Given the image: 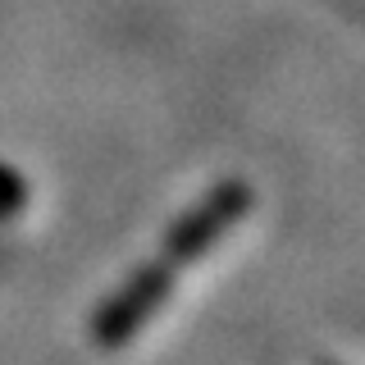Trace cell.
Returning <instances> with one entry per match:
<instances>
[{"label": "cell", "instance_id": "1", "mask_svg": "<svg viewBox=\"0 0 365 365\" xmlns=\"http://www.w3.org/2000/svg\"><path fill=\"white\" fill-rule=\"evenodd\" d=\"M224 215H228V205H224V197H215L210 205H205V210L197 215V220H192L187 228H178V237L174 242H169V265H155V269H146L142 279L133 283L128 292L119 297V302L110 306L106 315H101V342H123L133 334L137 324H142L146 315L155 311L160 302H165V288H169V269H178V265H187L192 260V251H201L205 247V237L215 233V228H224Z\"/></svg>", "mask_w": 365, "mask_h": 365}]
</instances>
